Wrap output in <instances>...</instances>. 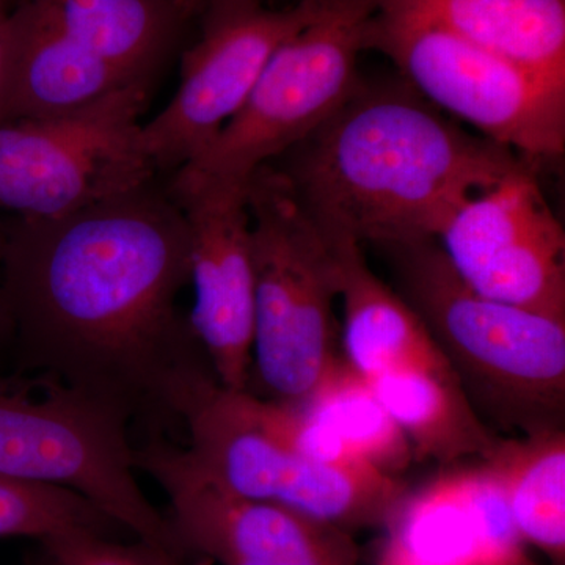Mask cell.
Instances as JSON below:
<instances>
[{
  "label": "cell",
  "instance_id": "9c48e42d",
  "mask_svg": "<svg viewBox=\"0 0 565 565\" xmlns=\"http://www.w3.org/2000/svg\"><path fill=\"white\" fill-rule=\"evenodd\" d=\"M150 85H129L87 109L0 122V215L57 218L154 180L141 141Z\"/></svg>",
  "mask_w": 565,
  "mask_h": 565
},
{
  "label": "cell",
  "instance_id": "52a82bcc",
  "mask_svg": "<svg viewBox=\"0 0 565 565\" xmlns=\"http://www.w3.org/2000/svg\"><path fill=\"white\" fill-rule=\"evenodd\" d=\"M189 449L212 479L248 500L353 531L386 526L408 487L374 470L316 462L270 423L266 399L218 386L184 423Z\"/></svg>",
  "mask_w": 565,
  "mask_h": 565
},
{
  "label": "cell",
  "instance_id": "ffe728a7",
  "mask_svg": "<svg viewBox=\"0 0 565 565\" xmlns=\"http://www.w3.org/2000/svg\"><path fill=\"white\" fill-rule=\"evenodd\" d=\"M525 544L565 564V429L501 438L484 459Z\"/></svg>",
  "mask_w": 565,
  "mask_h": 565
},
{
  "label": "cell",
  "instance_id": "484cf974",
  "mask_svg": "<svg viewBox=\"0 0 565 565\" xmlns=\"http://www.w3.org/2000/svg\"><path fill=\"white\" fill-rule=\"evenodd\" d=\"M178 2H180L185 17H188L189 20H195L210 0H178ZM264 2H269V0H264ZM296 2H300V0H294V3Z\"/></svg>",
  "mask_w": 565,
  "mask_h": 565
},
{
  "label": "cell",
  "instance_id": "2e32d148",
  "mask_svg": "<svg viewBox=\"0 0 565 565\" xmlns=\"http://www.w3.org/2000/svg\"><path fill=\"white\" fill-rule=\"evenodd\" d=\"M327 239L337 253L345 364L370 382L412 367H451L414 310L371 270L363 245L345 237Z\"/></svg>",
  "mask_w": 565,
  "mask_h": 565
},
{
  "label": "cell",
  "instance_id": "277c9868",
  "mask_svg": "<svg viewBox=\"0 0 565 565\" xmlns=\"http://www.w3.org/2000/svg\"><path fill=\"white\" fill-rule=\"evenodd\" d=\"M247 200L255 273L248 386L263 399L297 405L341 359L337 253L270 163L252 174Z\"/></svg>",
  "mask_w": 565,
  "mask_h": 565
},
{
  "label": "cell",
  "instance_id": "8992f818",
  "mask_svg": "<svg viewBox=\"0 0 565 565\" xmlns=\"http://www.w3.org/2000/svg\"><path fill=\"white\" fill-rule=\"evenodd\" d=\"M364 51L385 55L415 92L479 136L539 167L565 151V84L418 18L375 9Z\"/></svg>",
  "mask_w": 565,
  "mask_h": 565
},
{
  "label": "cell",
  "instance_id": "4316f807",
  "mask_svg": "<svg viewBox=\"0 0 565 565\" xmlns=\"http://www.w3.org/2000/svg\"><path fill=\"white\" fill-rule=\"evenodd\" d=\"M3 233L2 222H0V262H2ZM0 351H3L2 318H0Z\"/></svg>",
  "mask_w": 565,
  "mask_h": 565
},
{
  "label": "cell",
  "instance_id": "7c38bea8",
  "mask_svg": "<svg viewBox=\"0 0 565 565\" xmlns=\"http://www.w3.org/2000/svg\"><path fill=\"white\" fill-rule=\"evenodd\" d=\"M437 241L476 292L565 319V233L546 203L534 163H520L470 196Z\"/></svg>",
  "mask_w": 565,
  "mask_h": 565
},
{
  "label": "cell",
  "instance_id": "5bb4252c",
  "mask_svg": "<svg viewBox=\"0 0 565 565\" xmlns=\"http://www.w3.org/2000/svg\"><path fill=\"white\" fill-rule=\"evenodd\" d=\"M448 467L405 494L386 541L433 565H515L526 556L500 479L484 460Z\"/></svg>",
  "mask_w": 565,
  "mask_h": 565
},
{
  "label": "cell",
  "instance_id": "d4e9b609",
  "mask_svg": "<svg viewBox=\"0 0 565 565\" xmlns=\"http://www.w3.org/2000/svg\"><path fill=\"white\" fill-rule=\"evenodd\" d=\"M377 565H433L424 563L422 559H416L415 556L408 555L399 546L394 545L393 542L386 541L381 555H379Z\"/></svg>",
  "mask_w": 565,
  "mask_h": 565
},
{
  "label": "cell",
  "instance_id": "6da1fadb",
  "mask_svg": "<svg viewBox=\"0 0 565 565\" xmlns=\"http://www.w3.org/2000/svg\"><path fill=\"white\" fill-rule=\"evenodd\" d=\"M0 318L14 375H41L145 435L172 433L221 385L181 315L191 237L154 180L57 218H0Z\"/></svg>",
  "mask_w": 565,
  "mask_h": 565
},
{
  "label": "cell",
  "instance_id": "7402d4cb",
  "mask_svg": "<svg viewBox=\"0 0 565 565\" xmlns=\"http://www.w3.org/2000/svg\"><path fill=\"white\" fill-rule=\"evenodd\" d=\"M73 531L107 537L126 533L81 494L0 475V537H33L43 542Z\"/></svg>",
  "mask_w": 565,
  "mask_h": 565
},
{
  "label": "cell",
  "instance_id": "9a60e30c",
  "mask_svg": "<svg viewBox=\"0 0 565 565\" xmlns=\"http://www.w3.org/2000/svg\"><path fill=\"white\" fill-rule=\"evenodd\" d=\"M129 85L136 84L68 39L40 11L11 0L9 76L0 122L66 117Z\"/></svg>",
  "mask_w": 565,
  "mask_h": 565
},
{
  "label": "cell",
  "instance_id": "4fadbf2b",
  "mask_svg": "<svg viewBox=\"0 0 565 565\" xmlns=\"http://www.w3.org/2000/svg\"><path fill=\"white\" fill-rule=\"evenodd\" d=\"M169 189L184 212L191 237L195 305L189 322L223 388L245 392L255 321L247 184L180 169Z\"/></svg>",
  "mask_w": 565,
  "mask_h": 565
},
{
  "label": "cell",
  "instance_id": "83f0119b",
  "mask_svg": "<svg viewBox=\"0 0 565 565\" xmlns=\"http://www.w3.org/2000/svg\"><path fill=\"white\" fill-rule=\"evenodd\" d=\"M515 565H539V564L534 563V561L531 559V557L526 555L525 557H523L522 561H519V563H516Z\"/></svg>",
  "mask_w": 565,
  "mask_h": 565
},
{
  "label": "cell",
  "instance_id": "7a4b0ae2",
  "mask_svg": "<svg viewBox=\"0 0 565 565\" xmlns=\"http://www.w3.org/2000/svg\"><path fill=\"white\" fill-rule=\"evenodd\" d=\"M525 159L468 132L403 79H360L270 166L327 236L360 245L437 239L475 193Z\"/></svg>",
  "mask_w": 565,
  "mask_h": 565
},
{
  "label": "cell",
  "instance_id": "8fae6325",
  "mask_svg": "<svg viewBox=\"0 0 565 565\" xmlns=\"http://www.w3.org/2000/svg\"><path fill=\"white\" fill-rule=\"evenodd\" d=\"M323 0L273 9L264 0H210L200 31L181 61L172 102L141 125L145 151L158 172L195 161L243 109L274 52L313 21Z\"/></svg>",
  "mask_w": 565,
  "mask_h": 565
},
{
  "label": "cell",
  "instance_id": "ba28073f",
  "mask_svg": "<svg viewBox=\"0 0 565 565\" xmlns=\"http://www.w3.org/2000/svg\"><path fill=\"white\" fill-rule=\"evenodd\" d=\"M375 0H323L303 29L274 52L252 95L223 131L182 169L247 184L318 129L349 98Z\"/></svg>",
  "mask_w": 565,
  "mask_h": 565
},
{
  "label": "cell",
  "instance_id": "44dd1931",
  "mask_svg": "<svg viewBox=\"0 0 565 565\" xmlns=\"http://www.w3.org/2000/svg\"><path fill=\"white\" fill-rule=\"evenodd\" d=\"M333 430L375 471L399 478L414 462V449L375 394L370 381L338 360L315 392L297 404Z\"/></svg>",
  "mask_w": 565,
  "mask_h": 565
},
{
  "label": "cell",
  "instance_id": "d6986e66",
  "mask_svg": "<svg viewBox=\"0 0 565 565\" xmlns=\"http://www.w3.org/2000/svg\"><path fill=\"white\" fill-rule=\"evenodd\" d=\"M414 449L415 460L456 467L492 455L501 437L486 426L451 367H412L371 382Z\"/></svg>",
  "mask_w": 565,
  "mask_h": 565
},
{
  "label": "cell",
  "instance_id": "30bf717a",
  "mask_svg": "<svg viewBox=\"0 0 565 565\" xmlns=\"http://www.w3.org/2000/svg\"><path fill=\"white\" fill-rule=\"evenodd\" d=\"M134 463L170 501V526L185 559L221 565H360L351 531L281 505L230 492L162 434L134 444Z\"/></svg>",
  "mask_w": 565,
  "mask_h": 565
},
{
  "label": "cell",
  "instance_id": "ac0fdd59",
  "mask_svg": "<svg viewBox=\"0 0 565 565\" xmlns=\"http://www.w3.org/2000/svg\"><path fill=\"white\" fill-rule=\"evenodd\" d=\"M565 84V0H375Z\"/></svg>",
  "mask_w": 565,
  "mask_h": 565
},
{
  "label": "cell",
  "instance_id": "603a6c76",
  "mask_svg": "<svg viewBox=\"0 0 565 565\" xmlns=\"http://www.w3.org/2000/svg\"><path fill=\"white\" fill-rule=\"evenodd\" d=\"M41 544L54 565H185L143 542L121 544L88 531L52 535Z\"/></svg>",
  "mask_w": 565,
  "mask_h": 565
},
{
  "label": "cell",
  "instance_id": "3957f363",
  "mask_svg": "<svg viewBox=\"0 0 565 565\" xmlns=\"http://www.w3.org/2000/svg\"><path fill=\"white\" fill-rule=\"evenodd\" d=\"M374 248L482 418L520 435L564 429L565 319L476 292L437 239Z\"/></svg>",
  "mask_w": 565,
  "mask_h": 565
},
{
  "label": "cell",
  "instance_id": "5b68a950",
  "mask_svg": "<svg viewBox=\"0 0 565 565\" xmlns=\"http://www.w3.org/2000/svg\"><path fill=\"white\" fill-rule=\"evenodd\" d=\"M120 415L41 375H0V475L87 498L137 541L185 564L169 519L148 500Z\"/></svg>",
  "mask_w": 565,
  "mask_h": 565
},
{
  "label": "cell",
  "instance_id": "e0dca14e",
  "mask_svg": "<svg viewBox=\"0 0 565 565\" xmlns=\"http://www.w3.org/2000/svg\"><path fill=\"white\" fill-rule=\"evenodd\" d=\"M134 84H154L189 20L178 0H20Z\"/></svg>",
  "mask_w": 565,
  "mask_h": 565
},
{
  "label": "cell",
  "instance_id": "cb8c5ba5",
  "mask_svg": "<svg viewBox=\"0 0 565 565\" xmlns=\"http://www.w3.org/2000/svg\"><path fill=\"white\" fill-rule=\"evenodd\" d=\"M10 11L11 0H0V114L6 96L10 62Z\"/></svg>",
  "mask_w": 565,
  "mask_h": 565
}]
</instances>
